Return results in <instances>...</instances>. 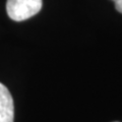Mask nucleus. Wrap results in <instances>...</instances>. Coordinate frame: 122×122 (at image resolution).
Returning a JSON list of instances; mask_svg holds the SVG:
<instances>
[{"label": "nucleus", "mask_w": 122, "mask_h": 122, "mask_svg": "<svg viewBox=\"0 0 122 122\" xmlns=\"http://www.w3.org/2000/svg\"><path fill=\"white\" fill-rule=\"evenodd\" d=\"M42 4V0H7L6 11L12 20L22 21L36 15Z\"/></svg>", "instance_id": "obj_1"}, {"label": "nucleus", "mask_w": 122, "mask_h": 122, "mask_svg": "<svg viewBox=\"0 0 122 122\" xmlns=\"http://www.w3.org/2000/svg\"><path fill=\"white\" fill-rule=\"evenodd\" d=\"M14 104L8 89L0 82V122H13Z\"/></svg>", "instance_id": "obj_2"}, {"label": "nucleus", "mask_w": 122, "mask_h": 122, "mask_svg": "<svg viewBox=\"0 0 122 122\" xmlns=\"http://www.w3.org/2000/svg\"><path fill=\"white\" fill-rule=\"evenodd\" d=\"M115 4V8L117 11H119L120 13H122V0H112Z\"/></svg>", "instance_id": "obj_3"}]
</instances>
